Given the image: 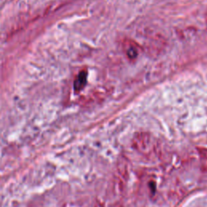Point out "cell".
Instances as JSON below:
<instances>
[{"instance_id":"6da1fadb","label":"cell","mask_w":207,"mask_h":207,"mask_svg":"<svg viewBox=\"0 0 207 207\" xmlns=\"http://www.w3.org/2000/svg\"><path fill=\"white\" fill-rule=\"evenodd\" d=\"M122 48L125 56L130 60H134L139 55V46L132 40H125L122 43Z\"/></svg>"},{"instance_id":"7a4b0ae2","label":"cell","mask_w":207,"mask_h":207,"mask_svg":"<svg viewBox=\"0 0 207 207\" xmlns=\"http://www.w3.org/2000/svg\"><path fill=\"white\" fill-rule=\"evenodd\" d=\"M87 78H88V73L85 70L81 71L78 74L76 79L74 81V90L77 91V92H79V91L82 90L87 83Z\"/></svg>"},{"instance_id":"3957f363","label":"cell","mask_w":207,"mask_h":207,"mask_svg":"<svg viewBox=\"0 0 207 207\" xmlns=\"http://www.w3.org/2000/svg\"><path fill=\"white\" fill-rule=\"evenodd\" d=\"M206 22H207V12H206Z\"/></svg>"}]
</instances>
